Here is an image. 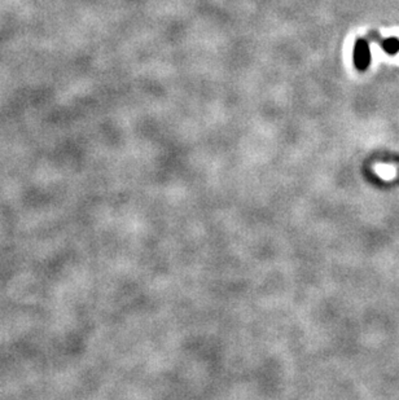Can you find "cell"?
<instances>
[{
    "label": "cell",
    "mask_w": 399,
    "mask_h": 400,
    "mask_svg": "<svg viewBox=\"0 0 399 400\" xmlns=\"http://www.w3.org/2000/svg\"><path fill=\"white\" fill-rule=\"evenodd\" d=\"M381 36L377 34V32L372 31L369 32V39L375 40V42H379L381 44V47L387 55H395L399 52V39L395 38V36H391V38H385V39H380Z\"/></svg>",
    "instance_id": "cell-2"
},
{
    "label": "cell",
    "mask_w": 399,
    "mask_h": 400,
    "mask_svg": "<svg viewBox=\"0 0 399 400\" xmlns=\"http://www.w3.org/2000/svg\"><path fill=\"white\" fill-rule=\"evenodd\" d=\"M352 57H354V65L358 70L360 72L367 70L371 63V49H369V43L367 39H363V38L356 39L355 44H354Z\"/></svg>",
    "instance_id": "cell-1"
}]
</instances>
